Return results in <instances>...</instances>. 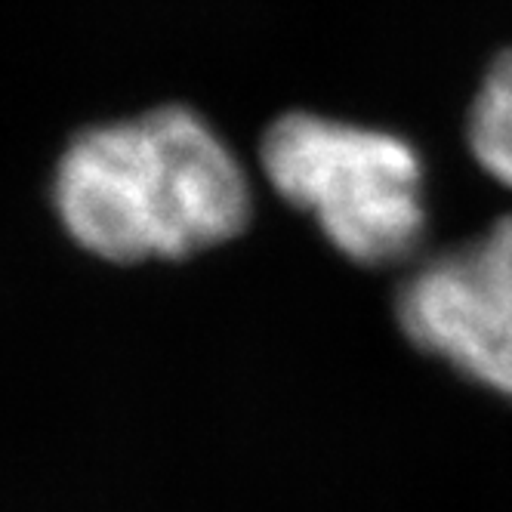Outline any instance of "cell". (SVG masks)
I'll use <instances>...</instances> for the list:
<instances>
[{
  "instance_id": "cell-1",
  "label": "cell",
  "mask_w": 512,
  "mask_h": 512,
  "mask_svg": "<svg viewBox=\"0 0 512 512\" xmlns=\"http://www.w3.org/2000/svg\"><path fill=\"white\" fill-rule=\"evenodd\" d=\"M53 207L71 241L108 263L186 260L244 232L250 186L201 115L164 105L71 139Z\"/></svg>"
},
{
  "instance_id": "cell-2",
  "label": "cell",
  "mask_w": 512,
  "mask_h": 512,
  "mask_svg": "<svg viewBox=\"0 0 512 512\" xmlns=\"http://www.w3.org/2000/svg\"><path fill=\"white\" fill-rule=\"evenodd\" d=\"M272 189L315 216L324 238L358 266H395L426 232L423 164L389 130L290 112L260 145Z\"/></svg>"
},
{
  "instance_id": "cell-3",
  "label": "cell",
  "mask_w": 512,
  "mask_h": 512,
  "mask_svg": "<svg viewBox=\"0 0 512 512\" xmlns=\"http://www.w3.org/2000/svg\"><path fill=\"white\" fill-rule=\"evenodd\" d=\"M395 315L420 352L512 398V213L420 263L398 287Z\"/></svg>"
},
{
  "instance_id": "cell-4",
  "label": "cell",
  "mask_w": 512,
  "mask_h": 512,
  "mask_svg": "<svg viewBox=\"0 0 512 512\" xmlns=\"http://www.w3.org/2000/svg\"><path fill=\"white\" fill-rule=\"evenodd\" d=\"M469 149L497 182L512 189V50L485 71L466 121Z\"/></svg>"
}]
</instances>
